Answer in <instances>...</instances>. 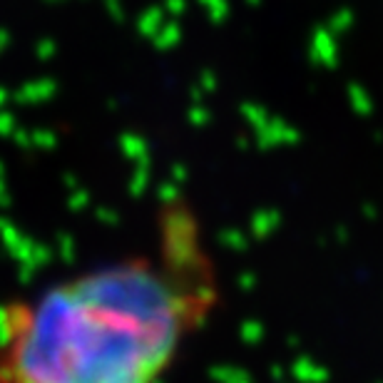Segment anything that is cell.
Instances as JSON below:
<instances>
[{
    "label": "cell",
    "instance_id": "obj_1",
    "mask_svg": "<svg viewBox=\"0 0 383 383\" xmlns=\"http://www.w3.org/2000/svg\"><path fill=\"white\" fill-rule=\"evenodd\" d=\"M214 304L199 227L167 204L152 252L0 307V383H159Z\"/></svg>",
    "mask_w": 383,
    "mask_h": 383
}]
</instances>
